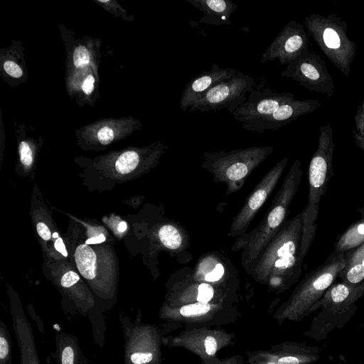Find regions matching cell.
I'll return each instance as SVG.
<instances>
[{
	"mask_svg": "<svg viewBox=\"0 0 364 364\" xmlns=\"http://www.w3.org/2000/svg\"><path fill=\"white\" fill-rule=\"evenodd\" d=\"M127 229V223L124 221H122L118 226V230L120 232H124Z\"/></svg>",
	"mask_w": 364,
	"mask_h": 364,
	"instance_id": "obj_40",
	"label": "cell"
},
{
	"mask_svg": "<svg viewBox=\"0 0 364 364\" xmlns=\"http://www.w3.org/2000/svg\"><path fill=\"white\" fill-rule=\"evenodd\" d=\"M55 248L56 250L60 252L63 256L67 257L68 253L62 238H57L56 241L55 242Z\"/></svg>",
	"mask_w": 364,
	"mask_h": 364,
	"instance_id": "obj_38",
	"label": "cell"
},
{
	"mask_svg": "<svg viewBox=\"0 0 364 364\" xmlns=\"http://www.w3.org/2000/svg\"><path fill=\"white\" fill-rule=\"evenodd\" d=\"M95 77L92 75H89L83 81L82 85V90L84 93L89 95L92 93L95 87Z\"/></svg>",
	"mask_w": 364,
	"mask_h": 364,
	"instance_id": "obj_35",
	"label": "cell"
},
{
	"mask_svg": "<svg viewBox=\"0 0 364 364\" xmlns=\"http://www.w3.org/2000/svg\"><path fill=\"white\" fill-rule=\"evenodd\" d=\"M288 161L285 157L278 161L255 186L234 217L228 236L237 238L247 232L250 223L275 188Z\"/></svg>",
	"mask_w": 364,
	"mask_h": 364,
	"instance_id": "obj_10",
	"label": "cell"
},
{
	"mask_svg": "<svg viewBox=\"0 0 364 364\" xmlns=\"http://www.w3.org/2000/svg\"><path fill=\"white\" fill-rule=\"evenodd\" d=\"M99 141L102 144H108L111 143L114 139L113 130L109 127L101 128L97 133Z\"/></svg>",
	"mask_w": 364,
	"mask_h": 364,
	"instance_id": "obj_31",
	"label": "cell"
},
{
	"mask_svg": "<svg viewBox=\"0 0 364 364\" xmlns=\"http://www.w3.org/2000/svg\"><path fill=\"white\" fill-rule=\"evenodd\" d=\"M309 34L300 23L291 20L262 53L260 62L279 60L282 65H288L304 51L309 50Z\"/></svg>",
	"mask_w": 364,
	"mask_h": 364,
	"instance_id": "obj_11",
	"label": "cell"
},
{
	"mask_svg": "<svg viewBox=\"0 0 364 364\" xmlns=\"http://www.w3.org/2000/svg\"><path fill=\"white\" fill-rule=\"evenodd\" d=\"M237 70L231 68H220L213 64L208 71H204L191 80L185 87L179 100V107L183 111L201 99L210 89L218 84L232 78Z\"/></svg>",
	"mask_w": 364,
	"mask_h": 364,
	"instance_id": "obj_15",
	"label": "cell"
},
{
	"mask_svg": "<svg viewBox=\"0 0 364 364\" xmlns=\"http://www.w3.org/2000/svg\"><path fill=\"white\" fill-rule=\"evenodd\" d=\"M159 237L161 243L168 249L177 250L181 247L183 240L177 227L167 224L161 227Z\"/></svg>",
	"mask_w": 364,
	"mask_h": 364,
	"instance_id": "obj_22",
	"label": "cell"
},
{
	"mask_svg": "<svg viewBox=\"0 0 364 364\" xmlns=\"http://www.w3.org/2000/svg\"><path fill=\"white\" fill-rule=\"evenodd\" d=\"M53 238H58V234L57 232H54L53 234Z\"/></svg>",
	"mask_w": 364,
	"mask_h": 364,
	"instance_id": "obj_41",
	"label": "cell"
},
{
	"mask_svg": "<svg viewBox=\"0 0 364 364\" xmlns=\"http://www.w3.org/2000/svg\"><path fill=\"white\" fill-rule=\"evenodd\" d=\"M335 145L331 124L319 127L318 147L313 154L309 166V193L307 204L301 212L302 233L301 257L304 259L314 241L318 215L319 204L326 194L333 171V156Z\"/></svg>",
	"mask_w": 364,
	"mask_h": 364,
	"instance_id": "obj_3",
	"label": "cell"
},
{
	"mask_svg": "<svg viewBox=\"0 0 364 364\" xmlns=\"http://www.w3.org/2000/svg\"><path fill=\"white\" fill-rule=\"evenodd\" d=\"M344 254L346 265L338 277L350 285L361 284L364 282V243Z\"/></svg>",
	"mask_w": 364,
	"mask_h": 364,
	"instance_id": "obj_19",
	"label": "cell"
},
{
	"mask_svg": "<svg viewBox=\"0 0 364 364\" xmlns=\"http://www.w3.org/2000/svg\"><path fill=\"white\" fill-rule=\"evenodd\" d=\"M119 318L124 338V364H151L154 360L151 329L124 314Z\"/></svg>",
	"mask_w": 364,
	"mask_h": 364,
	"instance_id": "obj_13",
	"label": "cell"
},
{
	"mask_svg": "<svg viewBox=\"0 0 364 364\" xmlns=\"http://www.w3.org/2000/svg\"><path fill=\"white\" fill-rule=\"evenodd\" d=\"M19 154L21 163L29 166L33 163V153L28 144L24 141L19 145Z\"/></svg>",
	"mask_w": 364,
	"mask_h": 364,
	"instance_id": "obj_28",
	"label": "cell"
},
{
	"mask_svg": "<svg viewBox=\"0 0 364 364\" xmlns=\"http://www.w3.org/2000/svg\"><path fill=\"white\" fill-rule=\"evenodd\" d=\"M301 213L287 220L270 240L248 273L273 287L297 281L304 259L301 253Z\"/></svg>",
	"mask_w": 364,
	"mask_h": 364,
	"instance_id": "obj_1",
	"label": "cell"
},
{
	"mask_svg": "<svg viewBox=\"0 0 364 364\" xmlns=\"http://www.w3.org/2000/svg\"><path fill=\"white\" fill-rule=\"evenodd\" d=\"M304 26L329 60L346 77L356 55V44L348 35L347 22L335 13L311 14Z\"/></svg>",
	"mask_w": 364,
	"mask_h": 364,
	"instance_id": "obj_6",
	"label": "cell"
},
{
	"mask_svg": "<svg viewBox=\"0 0 364 364\" xmlns=\"http://www.w3.org/2000/svg\"><path fill=\"white\" fill-rule=\"evenodd\" d=\"M80 279L78 274L73 271L66 272L61 278L62 287L68 289L73 287Z\"/></svg>",
	"mask_w": 364,
	"mask_h": 364,
	"instance_id": "obj_30",
	"label": "cell"
},
{
	"mask_svg": "<svg viewBox=\"0 0 364 364\" xmlns=\"http://www.w3.org/2000/svg\"><path fill=\"white\" fill-rule=\"evenodd\" d=\"M210 310L208 303L197 302L183 306L180 314L183 316H199L205 314Z\"/></svg>",
	"mask_w": 364,
	"mask_h": 364,
	"instance_id": "obj_25",
	"label": "cell"
},
{
	"mask_svg": "<svg viewBox=\"0 0 364 364\" xmlns=\"http://www.w3.org/2000/svg\"><path fill=\"white\" fill-rule=\"evenodd\" d=\"M302 175L301 162L297 159L291 165L262 220L251 232L237 237L232 245V251L242 250L241 263L247 272H250L262 250L287 221Z\"/></svg>",
	"mask_w": 364,
	"mask_h": 364,
	"instance_id": "obj_2",
	"label": "cell"
},
{
	"mask_svg": "<svg viewBox=\"0 0 364 364\" xmlns=\"http://www.w3.org/2000/svg\"><path fill=\"white\" fill-rule=\"evenodd\" d=\"M105 240L104 235L100 234L99 236L95 237L89 238L85 241L86 245L97 244L101 243Z\"/></svg>",
	"mask_w": 364,
	"mask_h": 364,
	"instance_id": "obj_39",
	"label": "cell"
},
{
	"mask_svg": "<svg viewBox=\"0 0 364 364\" xmlns=\"http://www.w3.org/2000/svg\"><path fill=\"white\" fill-rule=\"evenodd\" d=\"M75 260L81 275L87 279L95 277L96 255L86 244L80 245L75 252Z\"/></svg>",
	"mask_w": 364,
	"mask_h": 364,
	"instance_id": "obj_21",
	"label": "cell"
},
{
	"mask_svg": "<svg viewBox=\"0 0 364 364\" xmlns=\"http://www.w3.org/2000/svg\"><path fill=\"white\" fill-rule=\"evenodd\" d=\"M345 265V254L333 252L321 265L308 273L289 301L291 314L298 318L309 314L313 305L336 282Z\"/></svg>",
	"mask_w": 364,
	"mask_h": 364,
	"instance_id": "obj_7",
	"label": "cell"
},
{
	"mask_svg": "<svg viewBox=\"0 0 364 364\" xmlns=\"http://www.w3.org/2000/svg\"><path fill=\"white\" fill-rule=\"evenodd\" d=\"M281 76L298 82L309 91L331 97L335 92V85L328 72L326 61L321 56L309 50L290 62Z\"/></svg>",
	"mask_w": 364,
	"mask_h": 364,
	"instance_id": "obj_9",
	"label": "cell"
},
{
	"mask_svg": "<svg viewBox=\"0 0 364 364\" xmlns=\"http://www.w3.org/2000/svg\"><path fill=\"white\" fill-rule=\"evenodd\" d=\"M205 352L208 355H212L217 350V342L214 337L207 336L204 341Z\"/></svg>",
	"mask_w": 364,
	"mask_h": 364,
	"instance_id": "obj_34",
	"label": "cell"
},
{
	"mask_svg": "<svg viewBox=\"0 0 364 364\" xmlns=\"http://www.w3.org/2000/svg\"><path fill=\"white\" fill-rule=\"evenodd\" d=\"M12 343L6 324L0 320V364H11Z\"/></svg>",
	"mask_w": 364,
	"mask_h": 364,
	"instance_id": "obj_23",
	"label": "cell"
},
{
	"mask_svg": "<svg viewBox=\"0 0 364 364\" xmlns=\"http://www.w3.org/2000/svg\"><path fill=\"white\" fill-rule=\"evenodd\" d=\"M4 68L7 74L14 77H20L23 74L21 68L13 61H6L4 63Z\"/></svg>",
	"mask_w": 364,
	"mask_h": 364,
	"instance_id": "obj_32",
	"label": "cell"
},
{
	"mask_svg": "<svg viewBox=\"0 0 364 364\" xmlns=\"http://www.w3.org/2000/svg\"><path fill=\"white\" fill-rule=\"evenodd\" d=\"M214 289L208 283H201L198 287L197 301L198 302L208 303L213 298Z\"/></svg>",
	"mask_w": 364,
	"mask_h": 364,
	"instance_id": "obj_27",
	"label": "cell"
},
{
	"mask_svg": "<svg viewBox=\"0 0 364 364\" xmlns=\"http://www.w3.org/2000/svg\"><path fill=\"white\" fill-rule=\"evenodd\" d=\"M55 341L58 364H85V357L75 335L60 332L55 334Z\"/></svg>",
	"mask_w": 364,
	"mask_h": 364,
	"instance_id": "obj_18",
	"label": "cell"
},
{
	"mask_svg": "<svg viewBox=\"0 0 364 364\" xmlns=\"http://www.w3.org/2000/svg\"><path fill=\"white\" fill-rule=\"evenodd\" d=\"M38 235L44 240H48L50 238V232L48 226L43 223H38L36 226Z\"/></svg>",
	"mask_w": 364,
	"mask_h": 364,
	"instance_id": "obj_36",
	"label": "cell"
},
{
	"mask_svg": "<svg viewBox=\"0 0 364 364\" xmlns=\"http://www.w3.org/2000/svg\"><path fill=\"white\" fill-rule=\"evenodd\" d=\"M294 99L292 92H277L268 87L257 85L232 115L243 125L271 115L280 106Z\"/></svg>",
	"mask_w": 364,
	"mask_h": 364,
	"instance_id": "obj_12",
	"label": "cell"
},
{
	"mask_svg": "<svg viewBox=\"0 0 364 364\" xmlns=\"http://www.w3.org/2000/svg\"><path fill=\"white\" fill-rule=\"evenodd\" d=\"M139 161V155L133 151H128L122 154L115 163L117 171L126 174L134 171Z\"/></svg>",
	"mask_w": 364,
	"mask_h": 364,
	"instance_id": "obj_24",
	"label": "cell"
},
{
	"mask_svg": "<svg viewBox=\"0 0 364 364\" xmlns=\"http://www.w3.org/2000/svg\"><path fill=\"white\" fill-rule=\"evenodd\" d=\"M358 211L360 218L338 235L333 252L346 253L364 243V207Z\"/></svg>",
	"mask_w": 364,
	"mask_h": 364,
	"instance_id": "obj_20",
	"label": "cell"
},
{
	"mask_svg": "<svg viewBox=\"0 0 364 364\" xmlns=\"http://www.w3.org/2000/svg\"><path fill=\"white\" fill-rule=\"evenodd\" d=\"M225 273V268L221 263H217L214 268L205 274V280L209 282H217L220 280Z\"/></svg>",
	"mask_w": 364,
	"mask_h": 364,
	"instance_id": "obj_29",
	"label": "cell"
},
{
	"mask_svg": "<svg viewBox=\"0 0 364 364\" xmlns=\"http://www.w3.org/2000/svg\"><path fill=\"white\" fill-rule=\"evenodd\" d=\"M255 79L247 74L237 73L210 89L201 99L192 105L190 111L200 112L226 109L230 114L247 100V94L257 87Z\"/></svg>",
	"mask_w": 364,
	"mask_h": 364,
	"instance_id": "obj_8",
	"label": "cell"
},
{
	"mask_svg": "<svg viewBox=\"0 0 364 364\" xmlns=\"http://www.w3.org/2000/svg\"><path fill=\"white\" fill-rule=\"evenodd\" d=\"M361 107H363V109H364V99H363V104L361 105Z\"/></svg>",
	"mask_w": 364,
	"mask_h": 364,
	"instance_id": "obj_42",
	"label": "cell"
},
{
	"mask_svg": "<svg viewBox=\"0 0 364 364\" xmlns=\"http://www.w3.org/2000/svg\"><path fill=\"white\" fill-rule=\"evenodd\" d=\"M363 296L364 282L357 285L334 282L311 307L310 314L318 309L320 311L314 318L306 336L321 341L333 330L343 328L356 312V303Z\"/></svg>",
	"mask_w": 364,
	"mask_h": 364,
	"instance_id": "obj_4",
	"label": "cell"
},
{
	"mask_svg": "<svg viewBox=\"0 0 364 364\" xmlns=\"http://www.w3.org/2000/svg\"><path fill=\"white\" fill-rule=\"evenodd\" d=\"M356 132L364 136V109L359 105L355 115Z\"/></svg>",
	"mask_w": 364,
	"mask_h": 364,
	"instance_id": "obj_33",
	"label": "cell"
},
{
	"mask_svg": "<svg viewBox=\"0 0 364 364\" xmlns=\"http://www.w3.org/2000/svg\"><path fill=\"white\" fill-rule=\"evenodd\" d=\"M321 106V102L315 100H292L280 106L273 114L262 119L241 125L250 132L263 133L275 131L296 120L299 117L313 112Z\"/></svg>",
	"mask_w": 364,
	"mask_h": 364,
	"instance_id": "obj_14",
	"label": "cell"
},
{
	"mask_svg": "<svg viewBox=\"0 0 364 364\" xmlns=\"http://www.w3.org/2000/svg\"><path fill=\"white\" fill-rule=\"evenodd\" d=\"M12 325L20 353V364H41L33 329L21 304L11 300Z\"/></svg>",
	"mask_w": 364,
	"mask_h": 364,
	"instance_id": "obj_16",
	"label": "cell"
},
{
	"mask_svg": "<svg viewBox=\"0 0 364 364\" xmlns=\"http://www.w3.org/2000/svg\"><path fill=\"white\" fill-rule=\"evenodd\" d=\"M203 13L200 23L220 26L231 24L230 16L237 5L229 0H186Z\"/></svg>",
	"mask_w": 364,
	"mask_h": 364,
	"instance_id": "obj_17",
	"label": "cell"
},
{
	"mask_svg": "<svg viewBox=\"0 0 364 364\" xmlns=\"http://www.w3.org/2000/svg\"><path fill=\"white\" fill-rule=\"evenodd\" d=\"M73 63L76 68L84 67L90 63L89 52L85 46H80L75 49Z\"/></svg>",
	"mask_w": 364,
	"mask_h": 364,
	"instance_id": "obj_26",
	"label": "cell"
},
{
	"mask_svg": "<svg viewBox=\"0 0 364 364\" xmlns=\"http://www.w3.org/2000/svg\"><path fill=\"white\" fill-rule=\"evenodd\" d=\"M353 138L357 146L364 151V136L356 132L352 131Z\"/></svg>",
	"mask_w": 364,
	"mask_h": 364,
	"instance_id": "obj_37",
	"label": "cell"
},
{
	"mask_svg": "<svg viewBox=\"0 0 364 364\" xmlns=\"http://www.w3.org/2000/svg\"><path fill=\"white\" fill-rule=\"evenodd\" d=\"M273 151V146H264L205 152L201 167L213 175V181L227 186L229 196L242 188L247 177Z\"/></svg>",
	"mask_w": 364,
	"mask_h": 364,
	"instance_id": "obj_5",
	"label": "cell"
}]
</instances>
